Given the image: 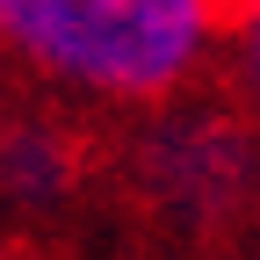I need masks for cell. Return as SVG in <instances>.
<instances>
[{"mask_svg":"<svg viewBox=\"0 0 260 260\" xmlns=\"http://www.w3.org/2000/svg\"><path fill=\"white\" fill-rule=\"evenodd\" d=\"M224 94L260 123V0H232V29H224Z\"/></svg>","mask_w":260,"mask_h":260,"instance_id":"obj_4","label":"cell"},{"mask_svg":"<svg viewBox=\"0 0 260 260\" xmlns=\"http://www.w3.org/2000/svg\"><path fill=\"white\" fill-rule=\"evenodd\" d=\"M116 181L152 232L203 253L260 217V123L232 94H174L130 116Z\"/></svg>","mask_w":260,"mask_h":260,"instance_id":"obj_2","label":"cell"},{"mask_svg":"<svg viewBox=\"0 0 260 260\" xmlns=\"http://www.w3.org/2000/svg\"><path fill=\"white\" fill-rule=\"evenodd\" d=\"M94 181V138L51 102L0 123V203L15 224H58L80 210Z\"/></svg>","mask_w":260,"mask_h":260,"instance_id":"obj_3","label":"cell"},{"mask_svg":"<svg viewBox=\"0 0 260 260\" xmlns=\"http://www.w3.org/2000/svg\"><path fill=\"white\" fill-rule=\"evenodd\" d=\"M253 260H260V217H253Z\"/></svg>","mask_w":260,"mask_h":260,"instance_id":"obj_5","label":"cell"},{"mask_svg":"<svg viewBox=\"0 0 260 260\" xmlns=\"http://www.w3.org/2000/svg\"><path fill=\"white\" fill-rule=\"evenodd\" d=\"M232 0H0V44L58 102L145 116L224 65Z\"/></svg>","mask_w":260,"mask_h":260,"instance_id":"obj_1","label":"cell"},{"mask_svg":"<svg viewBox=\"0 0 260 260\" xmlns=\"http://www.w3.org/2000/svg\"><path fill=\"white\" fill-rule=\"evenodd\" d=\"M195 260H217V253H195Z\"/></svg>","mask_w":260,"mask_h":260,"instance_id":"obj_6","label":"cell"},{"mask_svg":"<svg viewBox=\"0 0 260 260\" xmlns=\"http://www.w3.org/2000/svg\"><path fill=\"white\" fill-rule=\"evenodd\" d=\"M15 260H22V253H15Z\"/></svg>","mask_w":260,"mask_h":260,"instance_id":"obj_7","label":"cell"}]
</instances>
